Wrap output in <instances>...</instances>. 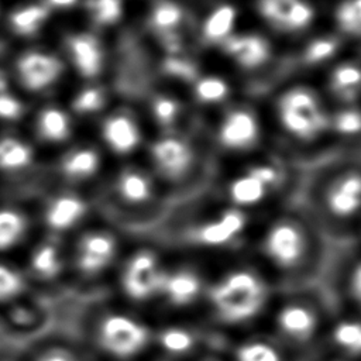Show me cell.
I'll list each match as a JSON object with an SVG mask.
<instances>
[{
	"label": "cell",
	"mask_w": 361,
	"mask_h": 361,
	"mask_svg": "<svg viewBox=\"0 0 361 361\" xmlns=\"http://www.w3.org/2000/svg\"><path fill=\"white\" fill-rule=\"evenodd\" d=\"M323 338L331 355L344 361H361V314L351 312L326 323Z\"/></svg>",
	"instance_id": "37"
},
{
	"label": "cell",
	"mask_w": 361,
	"mask_h": 361,
	"mask_svg": "<svg viewBox=\"0 0 361 361\" xmlns=\"http://www.w3.org/2000/svg\"><path fill=\"white\" fill-rule=\"evenodd\" d=\"M154 343L161 355L173 361L193 357L199 351L202 337L199 330L186 323H166L154 331Z\"/></svg>",
	"instance_id": "38"
},
{
	"label": "cell",
	"mask_w": 361,
	"mask_h": 361,
	"mask_svg": "<svg viewBox=\"0 0 361 361\" xmlns=\"http://www.w3.org/2000/svg\"><path fill=\"white\" fill-rule=\"evenodd\" d=\"M251 21L286 49L324 23V0H247Z\"/></svg>",
	"instance_id": "16"
},
{
	"label": "cell",
	"mask_w": 361,
	"mask_h": 361,
	"mask_svg": "<svg viewBox=\"0 0 361 361\" xmlns=\"http://www.w3.org/2000/svg\"><path fill=\"white\" fill-rule=\"evenodd\" d=\"M69 267L68 240L38 231L27 244L25 269L39 282L58 281Z\"/></svg>",
	"instance_id": "34"
},
{
	"label": "cell",
	"mask_w": 361,
	"mask_h": 361,
	"mask_svg": "<svg viewBox=\"0 0 361 361\" xmlns=\"http://www.w3.org/2000/svg\"><path fill=\"white\" fill-rule=\"evenodd\" d=\"M135 102L152 134L182 131L199 124L185 90L149 83Z\"/></svg>",
	"instance_id": "25"
},
{
	"label": "cell",
	"mask_w": 361,
	"mask_h": 361,
	"mask_svg": "<svg viewBox=\"0 0 361 361\" xmlns=\"http://www.w3.org/2000/svg\"><path fill=\"white\" fill-rule=\"evenodd\" d=\"M6 3H7V0H0V23H1V17H3V13H4Z\"/></svg>",
	"instance_id": "51"
},
{
	"label": "cell",
	"mask_w": 361,
	"mask_h": 361,
	"mask_svg": "<svg viewBox=\"0 0 361 361\" xmlns=\"http://www.w3.org/2000/svg\"><path fill=\"white\" fill-rule=\"evenodd\" d=\"M251 92H261L286 69V48L252 21L210 56Z\"/></svg>",
	"instance_id": "9"
},
{
	"label": "cell",
	"mask_w": 361,
	"mask_h": 361,
	"mask_svg": "<svg viewBox=\"0 0 361 361\" xmlns=\"http://www.w3.org/2000/svg\"><path fill=\"white\" fill-rule=\"evenodd\" d=\"M168 264L152 244H138L118 261V288L121 295L137 305L159 299Z\"/></svg>",
	"instance_id": "23"
},
{
	"label": "cell",
	"mask_w": 361,
	"mask_h": 361,
	"mask_svg": "<svg viewBox=\"0 0 361 361\" xmlns=\"http://www.w3.org/2000/svg\"><path fill=\"white\" fill-rule=\"evenodd\" d=\"M110 166V159L90 133L86 131L45 158L42 185H58L97 193Z\"/></svg>",
	"instance_id": "13"
},
{
	"label": "cell",
	"mask_w": 361,
	"mask_h": 361,
	"mask_svg": "<svg viewBox=\"0 0 361 361\" xmlns=\"http://www.w3.org/2000/svg\"><path fill=\"white\" fill-rule=\"evenodd\" d=\"M272 337L286 350H305L323 337L324 317L307 296L293 295L275 299L268 314Z\"/></svg>",
	"instance_id": "20"
},
{
	"label": "cell",
	"mask_w": 361,
	"mask_h": 361,
	"mask_svg": "<svg viewBox=\"0 0 361 361\" xmlns=\"http://www.w3.org/2000/svg\"><path fill=\"white\" fill-rule=\"evenodd\" d=\"M54 16L61 21L76 20L83 0H42Z\"/></svg>",
	"instance_id": "45"
},
{
	"label": "cell",
	"mask_w": 361,
	"mask_h": 361,
	"mask_svg": "<svg viewBox=\"0 0 361 361\" xmlns=\"http://www.w3.org/2000/svg\"><path fill=\"white\" fill-rule=\"evenodd\" d=\"M324 23L351 48L361 49V0H326Z\"/></svg>",
	"instance_id": "39"
},
{
	"label": "cell",
	"mask_w": 361,
	"mask_h": 361,
	"mask_svg": "<svg viewBox=\"0 0 361 361\" xmlns=\"http://www.w3.org/2000/svg\"><path fill=\"white\" fill-rule=\"evenodd\" d=\"M59 20L42 0H7L0 35L13 47L51 41Z\"/></svg>",
	"instance_id": "28"
},
{
	"label": "cell",
	"mask_w": 361,
	"mask_h": 361,
	"mask_svg": "<svg viewBox=\"0 0 361 361\" xmlns=\"http://www.w3.org/2000/svg\"><path fill=\"white\" fill-rule=\"evenodd\" d=\"M111 164L141 159L151 130L135 100L121 97L87 131Z\"/></svg>",
	"instance_id": "15"
},
{
	"label": "cell",
	"mask_w": 361,
	"mask_h": 361,
	"mask_svg": "<svg viewBox=\"0 0 361 361\" xmlns=\"http://www.w3.org/2000/svg\"><path fill=\"white\" fill-rule=\"evenodd\" d=\"M52 41L72 80H113L117 59L113 38L69 20L58 24Z\"/></svg>",
	"instance_id": "11"
},
{
	"label": "cell",
	"mask_w": 361,
	"mask_h": 361,
	"mask_svg": "<svg viewBox=\"0 0 361 361\" xmlns=\"http://www.w3.org/2000/svg\"><path fill=\"white\" fill-rule=\"evenodd\" d=\"M329 142V157H361V103L331 106Z\"/></svg>",
	"instance_id": "36"
},
{
	"label": "cell",
	"mask_w": 361,
	"mask_h": 361,
	"mask_svg": "<svg viewBox=\"0 0 361 361\" xmlns=\"http://www.w3.org/2000/svg\"><path fill=\"white\" fill-rule=\"evenodd\" d=\"M16 87L6 59H0V92Z\"/></svg>",
	"instance_id": "47"
},
{
	"label": "cell",
	"mask_w": 361,
	"mask_h": 361,
	"mask_svg": "<svg viewBox=\"0 0 361 361\" xmlns=\"http://www.w3.org/2000/svg\"><path fill=\"white\" fill-rule=\"evenodd\" d=\"M227 361H289L288 350L272 336L244 333L230 348Z\"/></svg>",
	"instance_id": "40"
},
{
	"label": "cell",
	"mask_w": 361,
	"mask_h": 361,
	"mask_svg": "<svg viewBox=\"0 0 361 361\" xmlns=\"http://www.w3.org/2000/svg\"><path fill=\"white\" fill-rule=\"evenodd\" d=\"M185 92L197 121H202L251 90H248L226 66L209 58L203 69Z\"/></svg>",
	"instance_id": "27"
},
{
	"label": "cell",
	"mask_w": 361,
	"mask_h": 361,
	"mask_svg": "<svg viewBox=\"0 0 361 361\" xmlns=\"http://www.w3.org/2000/svg\"><path fill=\"white\" fill-rule=\"evenodd\" d=\"M275 299L271 274L245 254L227 259L220 272L209 278L203 305L217 326L244 334L268 319Z\"/></svg>",
	"instance_id": "3"
},
{
	"label": "cell",
	"mask_w": 361,
	"mask_h": 361,
	"mask_svg": "<svg viewBox=\"0 0 361 361\" xmlns=\"http://www.w3.org/2000/svg\"><path fill=\"white\" fill-rule=\"evenodd\" d=\"M209 278L192 262L168 264L159 299L176 310H188L203 303Z\"/></svg>",
	"instance_id": "32"
},
{
	"label": "cell",
	"mask_w": 361,
	"mask_h": 361,
	"mask_svg": "<svg viewBox=\"0 0 361 361\" xmlns=\"http://www.w3.org/2000/svg\"><path fill=\"white\" fill-rule=\"evenodd\" d=\"M305 180L303 207L322 231L351 235L361 220V157H326Z\"/></svg>",
	"instance_id": "6"
},
{
	"label": "cell",
	"mask_w": 361,
	"mask_h": 361,
	"mask_svg": "<svg viewBox=\"0 0 361 361\" xmlns=\"http://www.w3.org/2000/svg\"><path fill=\"white\" fill-rule=\"evenodd\" d=\"M322 228L296 202L259 217L250 254L272 275H295L313 264Z\"/></svg>",
	"instance_id": "5"
},
{
	"label": "cell",
	"mask_w": 361,
	"mask_h": 361,
	"mask_svg": "<svg viewBox=\"0 0 361 361\" xmlns=\"http://www.w3.org/2000/svg\"><path fill=\"white\" fill-rule=\"evenodd\" d=\"M214 166L228 165L274 145L259 92H248L197 124Z\"/></svg>",
	"instance_id": "7"
},
{
	"label": "cell",
	"mask_w": 361,
	"mask_h": 361,
	"mask_svg": "<svg viewBox=\"0 0 361 361\" xmlns=\"http://www.w3.org/2000/svg\"><path fill=\"white\" fill-rule=\"evenodd\" d=\"M259 94L275 145L303 165L329 157L331 104L314 79L283 72Z\"/></svg>",
	"instance_id": "1"
},
{
	"label": "cell",
	"mask_w": 361,
	"mask_h": 361,
	"mask_svg": "<svg viewBox=\"0 0 361 361\" xmlns=\"http://www.w3.org/2000/svg\"><path fill=\"white\" fill-rule=\"evenodd\" d=\"M61 97L86 131L121 99L113 80H71Z\"/></svg>",
	"instance_id": "30"
},
{
	"label": "cell",
	"mask_w": 361,
	"mask_h": 361,
	"mask_svg": "<svg viewBox=\"0 0 361 361\" xmlns=\"http://www.w3.org/2000/svg\"><path fill=\"white\" fill-rule=\"evenodd\" d=\"M351 48L326 23L286 49V69L299 76L317 79Z\"/></svg>",
	"instance_id": "26"
},
{
	"label": "cell",
	"mask_w": 361,
	"mask_h": 361,
	"mask_svg": "<svg viewBox=\"0 0 361 361\" xmlns=\"http://www.w3.org/2000/svg\"><path fill=\"white\" fill-rule=\"evenodd\" d=\"M4 59L16 87L32 103L61 97L72 80L52 39L13 47Z\"/></svg>",
	"instance_id": "10"
},
{
	"label": "cell",
	"mask_w": 361,
	"mask_h": 361,
	"mask_svg": "<svg viewBox=\"0 0 361 361\" xmlns=\"http://www.w3.org/2000/svg\"><path fill=\"white\" fill-rule=\"evenodd\" d=\"M351 237H354V240H355V241H357V244H358V248H361V220L358 221L357 227L354 228V231H353Z\"/></svg>",
	"instance_id": "49"
},
{
	"label": "cell",
	"mask_w": 361,
	"mask_h": 361,
	"mask_svg": "<svg viewBox=\"0 0 361 361\" xmlns=\"http://www.w3.org/2000/svg\"><path fill=\"white\" fill-rule=\"evenodd\" d=\"M97 195L102 204L128 214L151 213L169 197L142 159L111 164Z\"/></svg>",
	"instance_id": "14"
},
{
	"label": "cell",
	"mask_w": 361,
	"mask_h": 361,
	"mask_svg": "<svg viewBox=\"0 0 361 361\" xmlns=\"http://www.w3.org/2000/svg\"><path fill=\"white\" fill-rule=\"evenodd\" d=\"M32 104L17 87L0 92V128H24Z\"/></svg>",
	"instance_id": "41"
},
{
	"label": "cell",
	"mask_w": 361,
	"mask_h": 361,
	"mask_svg": "<svg viewBox=\"0 0 361 361\" xmlns=\"http://www.w3.org/2000/svg\"><path fill=\"white\" fill-rule=\"evenodd\" d=\"M34 361H80L78 355L63 345H49L41 350Z\"/></svg>",
	"instance_id": "46"
},
{
	"label": "cell",
	"mask_w": 361,
	"mask_h": 361,
	"mask_svg": "<svg viewBox=\"0 0 361 361\" xmlns=\"http://www.w3.org/2000/svg\"><path fill=\"white\" fill-rule=\"evenodd\" d=\"M343 288L351 312L361 314V248L345 264Z\"/></svg>",
	"instance_id": "43"
},
{
	"label": "cell",
	"mask_w": 361,
	"mask_h": 361,
	"mask_svg": "<svg viewBox=\"0 0 361 361\" xmlns=\"http://www.w3.org/2000/svg\"><path fill=\"white\" fill-rule=\"evenodd\" d=\"M152 361H173V360H171V358H166V357H164V355H159V357L154 358Z\"/></svg>",
	"instance_id": "53"
},
{
	"label": "cell",
	"mask_w": 361,
	"mask_h": 361,
	"mask_svg": "<svg viewBox=\"0 0 361 361\" xmlns=\"http://www.w3.org/2000/svg\"><path fill=\"white\" fill-rule=\"evenodd\" d=\"M316 82L331 106L361 103V49H351Z\"/></svg>",
	"instance_id": "33"
},
{
	"label": "cell",
	"mask_w": 361,
	"mask_h": 361,
	"mask_svg": "<svg viewBox=\"0 0 361 361\" xmlns=\"http://www.w3.org/2000/svg\"><path fill=\"white\" fill-rule=\"evenodd\" d=\"M196 0H151L135 8L138 35L151 52L192 41Z\"/></svg>",
	"instance_id": "17"
},
{
	"label": "cell",
	"mask_w": 361,
	"mask_h": 361,
	"mask_svg": "<svg viewBox=\"0 0 361 361\" xmlns=\"http://www.w3.org/2000/svg\"><path fill=\"white\" fill-rule=\"evenodd\" d=\"M37 233L31 197L0 193V257L27 247Z\"/></svg>",
	"instance_id": "31"
},
{
	"label": "cell",
	"mask_w": 361,
	"mask_h": 361,
	"mask_svg": "<svg viewBox=\"0 0 361 361\" xmlns=\"http://www.w3.org/2000/svg\"><path fill=\"white\" fill-rule=\"evenodd\" d=\"M258 220L203 186L185 204L179 231L190 250L227 261L250 254Z\"/></svg>",
	"instance_id": "4"
},
{
	"label": "cell",
	"mask_w": 361,
	"mask_h": 361,
	"mask_svg": "<svg viewBox=\"0 0 361 361\" xmlns=\"http://www.w3.org/2000/svg\"><path fill=\"white\" fill-rule=\"evenodd\" d=\"M24 130L45 158L86 133L62 97L35 102Z\"/></svg>",
	"instance_id": "24"
},
{
	"label": "cell",
	"mask_w": 361,
	"mask_h": 361,
	"mask_svg": "<svg viewBox=\"0 0 361 361\" xmlns=\"http://www.w3.org/2000/svg\"><path fill=\"white\" fill-rule=\"evenodd\" d=\"M45 155L24 128H0V193H35L44 183Z\"/></svg>",
	"instance_id": "18"
},
{
	"label": "cell",
	"mask_w": 361,
	"mask_h": 361,
	"mask_svg": "<svg viewBox=\"0 0 361 361\" xmlns=\"http://www.w3.org/2000/svg\"><path fill=\"white\" fill-rule=\"evenodd\" d=\"M320 361H344V360H341V358H337V357H333V355H330L329 358H323V360H320Z\"/></svg>",
	"instance_id": "52"
},
{
	"label": "cell",
	"mask_w": 361,
	"mask_h": 361,
	"mask_svg": "<svg viewBox=\"0 0 361 361\" xmlns=\"http://www.w3.org/2000/svg\"><path fill=\"white\" fill-rule=\"evenodd\" d=\"M93 340L107 357L116 361H131L142 355L154 343V330L131 313L110 310L96 320Z\"/></svg>",
	"instance_id": "22"
},
{
	"label": "cell",
	"mask_w": 361,
	"mask_h": 361,
	"mask_svg": "<svg viewBox=\"0 0 361 361\" xmlns=\"http://www.w3.org/2000/svg\"><path fill=\"white\" fill-rule=\"evenodd\" d=\"M1 361H11V360H7V358H6V360H1Z\"/></svg>",
	"instance_id": "54"
},
{
	"label": "cell",
	"mask_w": 361,
	"mask_h": 361,
	"mask_svg": "<svg viewBox=\"0 0 361 361\" xmlns=\"http://www.w3.org/2000/svg\"><path fill=\"white\" fill-rule=\"evenodd\" d=\"M10 323L18 330V329H31L38 322V312L35 307L30 305H23L14 302L10 305V313H8Z\"/></svg>",
	"instance_id": "44"
},
{
	"label": "cell",
	"mask_w": 361,
	"mask_h": 361,
	"mask_svg": "<svg viewBox=\"0 0 361 361\" xmlns=\"http://www.w3.org/2000/svg\"><path fill=\"white\" fill-rule=\"evenodd\" d=\"M148 1H151V0H131V3L135 6V8L142 6V4H145V3H148Z\"/></svg>",
	"instance_id": "50"
},
{
	"label": "cell",
	"mask_w": 361,
	"mask_h": 361,
	"mask_svg": "<svg viewBox=\"0 0 361 361\" xmlns=\"http://www.w3.org/2000/svg\"><path fill=\"white\" fill-rule=\"evenodd\" d=\"M134 16L131 0H83L76 20L116 39L133 25Z\"/></svg>",
	"instance_id": "35"
},
{
	"label": "cell",
	"mask_w": 361,
	"mask_h": 361,
	"mask_svg": "<svg viewBox=\"0 0 361 361\" xmlns=\"http://www.w3.org/2000/svg\"><path fill=\"white\" fill-rule=\"evenodd\" d=\"M250 23L247 0H196L192 41L210 58Z\"/></svg>",
	"instance_id": "19"
},
{
	"label": "cell",
	"mask_w": 361,
	"mask_h": 361,
	"mask_svg": "<svg viewBox=\"0 0 361 361\" xmlns=\"http://www.w3.org/2000/svg\"><path fill=\"white\" fill-rule=\"evenodd\" d=\"M30 197L38 231L63 240L94 221L102 206L94 192L58 185H42Z\"/></svg>",
	"instance_id": "12"
},
{
	"label": "cell",
	"mask_w": 361,
	"mask_h": 361,
	"mask_svg": "<svg viewBox=\"0 0 361 361\" xmlns=\"http://www.w3.org/2000/svg\"><path fill=\"white\" fill-rule=\"evenodd\" d=\"M207 59L193 41L151 52V82L186 90Z\"/></svg>",
	"instance_id": "29"
},
{
	"label": "cell",
	"mask_w": 361,
	"mask_h": 361,
	"mask_svg": "<svg viewBox=\"0 0 361 361\" xmlns=\"http://www.w3.org/2000/svg\"><path fill=\"white\" fill-rule=\"evenodd\" d=\"M303 183V164L274 144L250 158L214 166L204 188L226 203L262 217L293 203Z\"/></svg>",
	"instance_id": "2"
},
{
	"label": "cell",
	"mask_w": 361,
	"mask_h": 361,
	"mask_svg": "<svg viewBox=\"0 0 361 361\" xmlns=\"http://www.w3.org/2000/svg\"><path fill=\"white\" fill-rule=\"evenodd\" d=\"M141 159L169 197L197 192L212 172V161L197 126L151 134Z\"/></svg>",
	"instance_id": "8"
},
{
	"label": "cell",
	"mask_w": 361,
	"mask_h": 361,
	"mask_svg": "<svg viewBox=\"0 0 361 361\" xmlns=\"http://www.w3.org/2000/svg\"><path fill=\"white\" fill-rule=\"evenodd\" d=\"M195 361H227V360H223V358H220L219 355H213V354H204V355H200V357H197Z\"/></svg>",
	"instance_id": "48"
},
{
	"label": "cell",
	"mask_w": 361,
	"mask_h": 361,
	"mask_svg": "<svg viewBox=\"0 0 361 361\" xmlns=\"http://www.w3.org/2000/svg\"><path fill=\"white\" fill-rule=\"evenodd\" d=\"M68 245L69 267L82 278L94 279L120 261L123 238L114 226L96 219L69 238Z\"/></svg>",
	"instance_id": "21"
},
{
	"label": "cell",
	"mask_w": 361,
	"mask_h": 361,
	"mask_svg": "<svg viewBox=\"0 0 361 361\" xmlns=\"http://www.w3.org/2000/svg\"><path fill=\"white\" fill-rule=\"evenodd\" d=\"M24 274L11 262L0 258V306H10L25 292Z\"/></svg>",
	"instance_id": "42"
}]
</instances>
